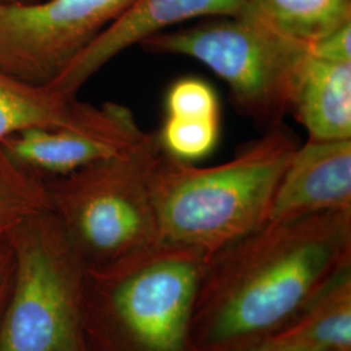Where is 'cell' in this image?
Instances as JSON below:
<instances>
[{
	"mask_svg": "<svg viewBox=\"0 0 351 351\" xmlns=\"http://www.w3.org/2000/svg\"><path fill=\"white\" fill-rule=\"evenodd\" d=\"M348 267L351 211L267 221L208 258L191 320V349L259 345Z\"/></svg>",
	"mask_w": 351,
	"mask_h": 351,
	"instance_id": "6da1fadb",
	"label": "cell"
},
{
	"mask_svg": "<svg viewBox=\"0 0 351 351\" xmlns=\"http://www.w3.org/2000/svg\"><path fill=\"white\" fill-rule=\"evenodd\" d=\"M297 149L281 124L215 167H195L160 151L149 177L160 241L211 256L259 229L268 221L278 182Z\"/></svg>",
	"mask_w": 351,
	"mask_h": 351,
	"instance_id": "7a4b0ae2",
	"label": "cell"
},
{
	"mask_svg": "<svg viewBox=\"0 0 351 351\" xmlns=\"http://www.w3.org/2000/svg\"><path fill=\"white\" fill-rule=\"evenodd\" d=\"M156 133L132 149L47 182L51 210L84 264L119 262L160 241L149 177L160 154Z\"/></svg>",
	"mask_w": 351,
	"mask_h": 351,
	"instance_id": "3957f363",
	"label": "cell"
},
{
	"mask_svg": "<svg viewBox=\"0 0 351 351\" xmlns=\"http://www.w3.org/2000/svg\"><path fill=\"white\" fill-rule=\"evenodd\" d=\"M139 46L193 58L229 86L239 112L268 129L290 113L311 46L280 33L254 14L219 17L201 25L162 32Z\"/></svg>",
	"mask_w": 351,
	"mask_h": 351,
	"instance_id": "277c9868",
	"label": "cell"
},
{
	"mask_svg": "<svg viewBox=\"0 0 351 351\" xmlns=\"http://www.w3.org/2000/svg\"><path fill=\"white\" fill-rule=\"evenodd\" d=\"M13 293L0 328V351H88L84 332L85 264L58 216L29 217L7 239Z\"/></svg>",
	"mask_w": 351,
	"mask_h": 351,
	"instance_id": "5b68a950",
	"label": "cell"
},
{
	"mask_svg": "<svg viewBox=\"0 0 351 351\" xmlns=\"http://www.w3.org/2000/svg\"><path fill=\"white\" fill-rule=\"evenodd\" d=\"M165 241L95 269L107 278L108 315L129 351H193L191 320L208 261Z\"/></svg>",
	"mask_w": 351,
	"mask_h": 351,
	"instance_id": "8992f818",
	"label": "cell"
},
{
	"mask_svg": "<svg viewBox=\"0 0 351 351\" xmlns=\"http://www.w3.org/2000/svg\"><path fill=\"white\" fill-rule=\"evenodd\" d=\"M134 0L0 4V71L49 86Z\"/></svg>",
	"mask_w": 351,
	"mask_h": 351,
	"instance_id": "52a82bcc",
	"label": "cell"
},
{
	"mask_svg": "<svg viewBox=\"0 0 351 351\" xmlns=\"http://www.w3.org/2000/svg\"><path fill=\"white\" fill-rule=\"evenodd\" d=\"M133 112L119 103H104L90 121L75 125L36 126L0 143L14 163L33 175L64 177L124 151L146 137Z\"/></svg>",
	"mask_w": 351,
	"mask_h": 351,
	"instance_id": "ba28073f",
	"label": "cell"
},
{
	"mask_svg": "<svg viewBox=\"0 0 351 351\" xmlns=\"http://www.w3.org/2000/svg\"><path fill=\"white\" fill-rule=\"evenodd\" d=\"M243 14H250V0H134L49 86L75 95L117 55L169 26L198 17Z\"/></svg>",
	"mask_w": 351,
	"mask_h": 351,
	"instance_id": "9c48e42d",
	"label": "cell"
},
{
	"mask_svg": "<svg viewBox=\"0 0 351 351\" xmlns=\"http://www.w3.org/2000/svg\"><path fill=\"white\" fill-rule=\"evenodd\" d=\"M332 211H351V139H308L281 176L268 221Z\"/></svg>",
	"mask_w": 351,
	"mask_h": 351,
	"instance_id": "30bf717a",
	"label": "cell"
},
{
	"mask_svg": "<svg viewBox=\"0 0 351 351\" xmlns=\"http://www.w3.org/2000/svg\"><path fill=\"white\" fill-rule=\"evenodd\" d=\"M290 112L306 128L308 139H351V62H332L310 53Z\"/></svg>",
	"mask_w": 351,
	"mask_h": 351,
	"instance_id": "8fae6325",
	"label": "cell"
},
{
	"mask_svg": "<svg viewBox=\"0 0 351 351\" xmlns=\"http://www.w3.org/2000/svg\"><path fill=\"white\" fill-rule=\"evenodd\" d=\"M259 345L287 351H351V267Z\"/></svg>",
	"mask_w": 351,
	"mask_h": 351,
	"instance_id": "7c38bea8",
	"label": "cell"
},
{
	"mask_svg": "<svg viewBox=\"0 0 351 351\" xmlns=\"http://www.w3.org/2000/svg\"><path fill=\"white\" fill-rule=\"evenodd\" d=\"M99 111L101 106L77 101L75 95L33 85L0 71V143L29 128L82 124Z\"/></svg>",
	"mask_w": 351,
	"mask_h": 351,
	"instance_id": "4fadbf2b",
	"label": "cell"
},
{
	"mask_svg": "<svg viewBox=\"0 0 351 351\" xmlns=\"http://www.w3.org/2000/svg\"><path fill=\"white\" fill-rule=\"evenodd\" d=\"M250 14L311 46L351 23V0H250Z\"/></svg>",
	"mask_w": 351,
	"mask_h": 351,
	"instance_id": "5bb4252c",
	"label": "cell"
},
{
	"mask_svg": "<svg viewBox=\"0 0 351 351\" xmlns=\"http://www.w3.org/2000/svg\"><path fill=\"white\" fill-rule=\"evenodd\" d=\"M51 210L47 182L0 149V242L29 217Z\"/></svg>",
	"mask_w": 351,
	"mask_h": 351,
	"instance_id": "9a60e30c",
	"label": "cell"
},
{
	"mask_svg": "<svg viewBox=\"0 0 351 351\" xmlns=\"http://www.w3.org/2000/svg\"><path fill=\"white\" fill-rule=\"evenodd\" d=\"M156 137L167 155L186 163L197 162L215 150L220 137V119L165 114Z\"/></svg>",
	"mask_w": 351,
	"mask_h": 351,
	"instance_id": "2e32d148",
	"label": "cell"
},
{
	"mask_svg": "<svg viewBox=\"0 0 351 351\" xmlns=\"http://www.w3.org/2000/svg\"><path fill=\"white\" fill-rule=\"evenodd\" d=\"M165 114L220 119V103L213 86L201 78H180L165 97Z\"/></svg>",
	"mask_w": 351,
	"mask_h": 351,
	"instance_id": "e0dca14e",
	"label": "cell"
},
{
	"mask_svg": "<svg viewBox=\"0 0 351 351\" xmlns=\"http://www.w3.org/2000/svg\"><path fill=\"white\" fill-rule=\"evenodd\" d=\"M311 53L332 62H351V23L315 42Z\"/></svg>",
	"mask_w": 351,
	"mask_h": 351,
	"instance_id": "ac0fdd59",
	"label": "cell"
},
{
	"mask_svg": "<svg viewBox=\"0 0 351 351\" xmlns=\"http://www.w3.org/2000/svg\"><path fill=\"white\" fill-rule=\"evenodd\" d=\"M13 275V255L7 239L0 242V304L4 300L10 277Z\"/></svg>",
	"mask_w": 351,
	"mask_h": 351,
	"instance_id": "d6986e66",
	"label": "cell"
},
{
	"mask_svg": "<svg viewBox=\"0 0 351 351\" xmlns=\"http://www.w3.org/2000/svg\"><path fill=\"white\" fill-rule=\"evenodd\" d=\"M242 351H287L282 350V349H277V348H271V346H265V345H256L254 348L250 349H246V350Z\"/></svg>",
	"mask_w": 351,
	"mask_h": 351,
	"instance_id": "ffe728a7",
	"label": "cell"
},
{
	"mask_svg": "<svg viewBox=\"0 0 351 351\" xmlns=\"http://www.w3.org/2000/svg\"><path fill=\"white\" fill-rule=\"evenodd\" d=\"M37 0H0V4H19V3H33Z\"/></svg>",
	"mask_w": 351,
	"mask_h": 351,
	"instance_id": "44dd1931",
	"label": "cell"
}]
</instances>
